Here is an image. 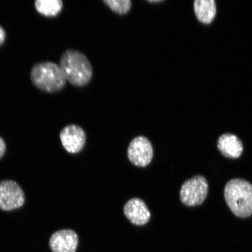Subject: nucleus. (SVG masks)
I'll use <instances>...</instances> for the list:
<instances>
[{
    "mask_svg": "<svg viewBox=\"0 0 252 252\" xmlns=\"http://www.w3.org/2000/svg\"><path fill=\"white\" fill-rule=\"evenodd\" d=\"M59 65L72 86H86L93 78V67L89 60L84 53L77 50H65L60 59Z\"/></svg>",
    "mask_w": 252,
    "mask_h": 252,
    "instance_id": "1",
    "label": "nucleus"
},
{
    "mask_svg": "<svg viewBox=\"0 0 252 252\" xmlns=\"http://www.w3.org/2000/svg\"><path fill=\"white\" fill-rule=\"evenodd\" d=\"M224 197L229 209L239 218L252 215V185L244 179L229 181L224 189Z\"/></svg>",
    "mask_w": 252,
    "mask_h": 252,
    "instance_id": "2",
    "label": "nucleus"
},
{
    "mask_svg": "<svg viewBox=\"0 0 252 252\" xmlns=\"http://www.w3.org/2000/svg\"><path fill=\"white\" fill-rule=\"evenodd\" d=\"M30 77L34 86L48 93L62 90L67 81L60 65L51 62H40L34 64L31 69Z\"/></svg>",
    "mask_w": 252,
    "mask_h": 252,
    "instance_id": "3",
    "label": "nucleus"
},
{
    "mask_svg": "<svg viewBox=\"0 0 252 252\" xmlns=\"http://www.w3.org/2000/svg\"><path fill=\"white\" fill-rule=\"evenodd\" d=\"M208 193L209 184L206 178L201 175L194 176L182 185L180 200L185 206L196 207L204 202Z\"/></svg>",
    "mask_w": 252,
    "mask_h": 252,
    "instance_id": "4",
    "label": "nucleus"
},
{
    "mask_svg": "<svg viewBox=\"0 0 252 252\" xmlns=\"http://www.w3.org/2000/svg\"><path fill=\"white\" fill-rule=\"evenodd\" d=\"M25 202L24 192L17 182L11 180L0 182V209L9 212L20 209Z\"/></svg>",
    "mask_w": 252,
    "mask_h": 252,
    "instance_id": "5",
    "label": "nucleus"
},
{
    "mask_svg": "<svg viewBox=\"0 0 252 252\" xmlns=\"http://www.w3.org/2000/svg\"><path fill=\"white\" fill-rule=\"evenodd\" d=\"M153 156L152 144L147 137L140 135L130 142L128 147L127 157L133 165L146 167L151 163Z\"/></svg>",
    "mask_w": 252,
    "mask_h": 252,
    "instance_id": "6",
    "label": "nucleus"
},
{
    "mask_svg": "<svg viewBox=\"0 0 252 252\" xmlns=\"http://www.w3.org/2000/svg\"><path fill=\"white\" fill-rule=\"evenodd\" d=\"M63 147L68 153L77 154L83 150L86 143V133L83 128L75 125L65 126L60 134Z\"/></svg>",
    "mask_w": 252,
    "mask_h": 252,
    "instance_id": "7",
    "label": "nucleus"
},
{
    "mask_svg": "<svg viewBox=\"0 0 252 252\" xmlns=\"http://www.w3.org/2000/svg\"><path fill=\"white\" fill-rule=\"evenodd\" d=\"M78 245V236L72 229H62L53 234L49 240L53 252H75Z\"/></svg>",
    "mask_w": 252,
    "mask_h": 252,
    "instance_id": "8",
    "label": "nucleus"
},
{
    "mask_svg": "<svg viewBox=\"0 0 252 252\" xmlns=\"http://www.w3.org/2000/svg\"><path fill=\"white\" fill-rule=\"evenodd\" d=\"M125 216L133 224L143 226L149 222L151 213L143 200L133 198L126 203L124 208Z\"/></svg>",
    "mask_w": 252,
    "mask_h": 252,
    "instance_id": "9",
    "label": "nucleus"
},
{
    "mask_svg": "<svg viewBox=\"0 0 252 252\" xmlns=\"http://www.w3.org/2000/svg\"><path fill=\"white\" fill-rule=\"evenodd\" d=\"M217 148L223 156L228 158L236 159L244 151V145L236 135L226 133L219 138Z\"/></svg>",
    "mask_w": 252,
    "mask_h": 252,
    "instance_id": "10",
    "label": "nucleus"
},
{
    "mask_svg": "<svg viewBox=\"0 0 252 252\" xmlns=\"http://www.w3.org/2000/svg\"><path fill=\"white\" fill-rule=\"evenodd\" d=\"M194 9L198 20L209 24L212 23L216 14V5L214 0H196Z\"/></svg>",
    "mask_w": 252,
    "mask_h": 252,
    "instance_id": "11",
    "label": "nucleus"
},
{
    "mask_svg": "<svg viewBox=\"0 0 252 252\" xmlns=\"http://www.w3.org/2000/svg\"><path fill=\"white\" fill-rule=\"evenodd\" d=\"M34 7L40 14L46 17H55L62 10V0H36Z\"/></svg>",
    "mask_w": 252,
    "mask_h": 252,
    "instance_id": "12",
    "label": "nucleus"
},
{
    "mask_svg": "<svg viewBox=\"0 0 252 252\" xmlns=\"http://www.w3.org/2000/svg\"><path fill=\"white\" fill-rule=\"evenodd\" d=\"M103 2L115 13L122 15L127 14L132 6L130 0H105Z\"/></svg>",
    "mask_w": 252,
    "mask_h": 252,
    "instance_id": "13",
    "label": "nucleus"
},
{
    "mask_svg": "<svg viewBox=\"0 0 252 252\" xmlns=\"http://www.w3.org/2000/svg\"><path fill=\"white\" fill-rule=\"evenodd\" d=\"M6 151V144L4 140L0 137V159L4 156Z\"/></svg>",
    "mask_w": 252,
    "mask_h": 252,
    "instance_id": "14",
    "label": "nucleus"
},
{
    "mask_svg": "<svg viewBox=\"0 0 252 252\" xmlns=\"http://www.w3.org/2000/svg\"><path fill=\"white\" fill-rule=\"evenodd\" d=\"M6 39L5 31L2 27L0 26V46L4 43Z\"/></svg>",
    "mask_w": 252,
    "mask_h": 252,
    "instance_id": "15",
    "label": "nucleus"
},
{
    "mask_svg": "<svg viewBox=\"0 0 252 252\" xmlns=\"http://www.w3.org/2000/svg\"><path fill=\"white\" fill-rule=\"evenodd\" d=\"M149 2L150 3H157V2H162L163 1H160V0H157V1H147Z\"/></svg>",
    "mask_w": 252,
    "mask_h": 252,
    "instance_id": "16",
    "label": "nucleus"
}]
</instances>
